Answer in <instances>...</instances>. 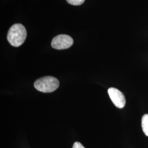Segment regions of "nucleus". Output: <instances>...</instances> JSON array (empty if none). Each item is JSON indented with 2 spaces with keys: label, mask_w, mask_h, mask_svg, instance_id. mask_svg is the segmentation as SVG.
<instances>
[{
  "label": "nucleus",
  "mask_w": 148,
  "mask_h": 148,
  "mask_svg": "<svg viewBox=\"0 0 148 148\" xmlns=\"http://www.w3.org/2000/svg\"><path fill=\"white\" fill-rule=\"evenodd\" d=\"M142 127L143 132L148 137V114L143 115L142 119Z\"/></svg>",
  "instance_id": "39448f33"
},
{
  "label": "nucleus",
  "mask_w": 148,
  "mask_h": 148,
  "mask_svg": "<svg viewBox=\"0 0 148 148\" xmlns=\"http://www.w3.org/2000/svg\"><path fill=\"white\" fill-rule=\"evenodd\" d=\"M59 86L58 79L53 76H45L34 82L35 88L43 93H51L57 90Z\"/></svg>",
  "instance_id": "f03ea898"
},
{
  "label": "nucleus",
  "mask_w": 148,
  "mask_h": 148,
  "mask_svg": "<svg viewBox=\"0 0 148 148\" xmlns=\"http://www.w3.org/2000/svg\"><path fill=\"white\" fill-rule=\"evenodd\" d=\"M108 92L111 101L116 107L122 109L125 106L126 104V99L120 90L115 88L111 87L109 88Z\"/></svg>",
  "instance_id": "20e7f679"
},
{
  "label": "nucleus",
  "mask_w": 148,
  "mask_h": 148,
  "mask_svg": "<svg viewBox=\"0 0 148 148\" xmlns=\"http://www.w3.org/2000/svg\"><path fill=\"white\" fill-rule=\"evenodd\" d=\"M73 39L67 35H59L53 38L51 46L56 49H65L70 47L73 45Z\"/></svg>",
  "instance_id": "7ed1b4c3"
},
{
  "label": "nucleus",
  "mask_w": 148,
  "mask_h": 148,
  "mask_svg": "<svg viewBox=\"0 0 148 148\" xmlns=\"http://www.w3.org/2000/svg\"><path fill=\"white\" fill-rule=\"evenodd\" d=\"M73 148H85L82 144H81V143H79V142H75L74 143V145H73Z\"/></svg>",
  "instance_id": "0eeeda50"
},
{
  "label": "nucleus",
  "mask_w": 148,
  "mask_h": 148,
  "mask_svg": "<svg viewBox=\"0 0 148 148\" xmlns=\"http://www.w3.org/2000/svg\"><path fill=\"white\" fill-rule=\"evenodd\" d=\"M85 0H66L68 3L74 5H81L85 2Z\"/></svg>",
  "instance_id": "423d86ee"
},
{
  "label": "nucleus",
  "mask_w": 148,
  "mask_h": 148,
  "mask_svg": "<svg viewBox=\"0 0 148 148\" xmlns=\"http://www.w3.org/2000/svg\"><path fill=\"white\" fill-rule=\"evenodd\" d=\"M25 27L21 24H15L10 27L7 35V40L12 46L19 47L27 38Z\"/></svg>",
  "instance_id": "f257e3e1"
}]
</instances>
